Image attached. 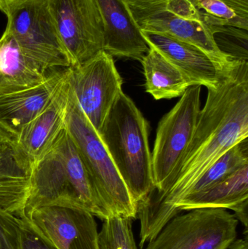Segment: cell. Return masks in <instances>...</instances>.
Here are the masks:
<instances>
[{
  "label": "cell",
  "mask_w": 248,
  "mask_h": 249,
  "mask_svg": "<svg viewBox=\"0 0 248 249\" xmlns=\"http://www.w3.org/2000/svg\"><path fill=\"white\" fill-rule=\"evenodd\" d=\"M208 89L189 147L167 190L137 206L140 248L152 241L176 215L178 203L224 154L248 137V62L234 58L215 87Z\"/></svg>",
  "instance_id": "6da1fadb"
},
{
  "label": "cell",
  "mask_w": 248,
  "mask_h": 249,
  "mask_svg": "<svg viewBox=\"0 0 248 249\" xmlns=\"http://www.w3.org/2000/svg\"><path fill=\"white\" fill-rule=\"evenodd\" d=\"M49 206L79 208L102 221L107 218L91 176L66 126L48 152L31 166L24 216Z\"/></svg>",
  "instance_id": "7a4b0ae2"
},
{
  "label": "cell",
  "mask_w": 248,
  "mask_h": 249,
  "mask_svg": "<svg viewBox=\"0 0 248 249\" xmlns=\"http://www.w3.org/2000/svg\"><path fill=\"white\" fill-rule=\"evenodd\" d=\"M148 121L123 91L99 132L136 206L154 190Z\"/></svg>",
  "instance_id": "3957f363"
},
{
  "label": "cell",
  "mask_w": 248,
  "mask_h": 249,
  "mask_svg": "<svg viewBox=\"0 0 248 249\" xmlns=\"http://www.w3.org/2000/svg\"><path fill=\"white\" fill-rule=\"evenodd\" d=\"M66 127L91 176L107 217L120 215L136 219V204L103 141L80 109L72 89Z\"/></svg>",
  "instance_id": "277c9868"
},
{
  "label": "cell",
  "mask_w": 248,
  "mask_h": 249,
  "mask_svg": "<svg viewBox=\"0 0 248 249\" xmlns=\"http://www.w3.org/2000/svg\"><path fill=\"white\" fill-rule=\"evenodd\" d=\"M140 30L166 34L198 47L225 68L234 57L215 42L214 28L191 0H125Z\"/></svg>",
  "instance_id": "5b68a950"
},
{
  "label": "cell",
  "mask_w": 248,
  "mask_h": 249,
  "mask_svg": "<svg viewBox=\"0 0 248 249\" xmlns=\"http://www.w3.org/2000/svg\"><path fill=\"white\" fill-rule=\"evenodd\" d=\"M201 86L189 87L158 124L151 152L154 190L160 196L167 190L189 147L200 112Z\"/></svg>",
  "instance_id": "8992f818"
},
{
  "label": "cell",
  "mask_w": 248,
  "mask_h": 249,
  "mask_svg": "<svg viewBox=\"0 0 248 249\" xmlns=\"http://www.w3.org/2000/svg\"><path fill=\"white\" fill-rule=\"evenodd\" d=\"M6 16V28L22 53L41 70L49 73L56 69L71 67L48 0H21L10 7Z\"/></svg>",
  "instance_id": "52a82bcc"
},
{
  "label": "cell",
  "mask_w": 248,
  "mask_h": 249,
  "mask_svg": "<svg viewBox=\"0 0 248 249\" xmlns=\"http://www.w3.org/2000/svg\"><path fill=\"white\" fill-rule=\"evenodd\" d=\"M238 225L227 209H193L172 218L145 249H227Z\"/></svg>",
  "instance_id": "ba28073f"
},
{
  "label": "cell",
  "mask_w": 248,
  "mask_h": 249,
  "mask_svg": "<svg viewBox=\"0 0 248 249\" xmlns=\"http://www.w3.org/2000/svg\"><path fill=\"white\" fill-rule=\"evenodd\" d=\"M71 67L103 51V20L96 0H48Z\"/></svg>",
  "instance_id": "9c48e42d"
},
{
  "label": "cell",
  "mask_w": 248,
  "mask_h": 249,
  "mask_svg": "<svg viewBox=\"0 0 248 249\" xmlns=\"http://www.w3.org/2000/svg\"><path fill=\"white\" fill-rule=\"evenodd\" d=\"M69 80L80 109L99 133L122 92L123 81L113 57L102 51L81 65L70 67Z\"/></svg>",
  "instance_id": "30bf717a"
},
{
  "label": "cell",
  "mask_w": 248,
  "mask_h": 249,
  "mask_svg": "<svg viewBox=\"0 0 248 249\" xmlns=\"http://www.w3.org/2000/svg\"><path fill=\"white\" fill-rule=\"evenodd\" d=\"M25 216L55 249H99L95 216L84 209L44 206Z\"/></svg>",
  "instance_id": "8fae6325"
},
{
  "label": "cell",
  "mask_w": 248,
  "mask_h": 249,
  "mask_svg": "<svg viewBox=\"0 0 248 249\" xmlns=\"http://www.w3.org/2000/svg\"><path fill=\"white\" fill-rule=\"evenodd\" d=\"M69 71L70 67L58 93L46 109L15 136V143L31 166L48 152L65 127L71 95Z\"/></svg>",
  "instance_id": "7c38bea8"
},
{
  "label": "cell",
  "mask_w": 248,
  "mask_h": 249,
  "mask_svg": "<svg viewBox=\"0 0 248 249\" xmlns=\"http://www.w3.org/2000/svg\"><path fill=\"white\" fill-rule=\"evenodd\" d=\"M141 32L148 46L157 50L177 67L190 86L209 89L217 86L226 67H220L200 48L166 34Z\"/></svg>",
  "instance_id": "4fadbf2b"
},
{
  "label": "cell",
  "mask_w": 248,
  "mask_h": 249,
  "mask_svg": "<svg viewBox=\"0 0 248 249\" xmlns=\"http://www.w3.org/2000/svg\"><path fill=\"white\" fill-rule=\"evenodd\" d=\"M68 69L52 70L45 82L34 87L1 95L0 124L16 136L51 103L66 77Z\"/></svg>",
  "instance_id": "5bb4252c"
},
{
  "label": "cell",
  "mask_w": 248,
  "mask_h": 249,
  "mask_svg": "<svg viewBox=\"0 0 248 249\" xmlns=\"http://www.w3.org/2000/svg\"><path fill=\"white\" fill-rule=\"evenodd\" d=\"M96 1L104 29L103 51L112 57L141 61L149 47L132 18L125 0Z\"/></svg>",
  "instance_id": "9a60e30c"
},
{
  "label": "cell",
  "mask_w": 248,
  "mask_h": 249,
  "mask_svg": "<svg viewBox=\"0 0 248 249\" xmlns=\"http://www.w3.org/2000/svg\"><path fill=\"white\" fill-rule=\"evenodd\" d=\"M198 209H224L234 212L248 230V164L215 185L182 199L176 211Z\"/></svg>",
  "instance_id": "2e32d148"
},
{
  "label": "cell",
  "mask_w": 248,
  "mask_h": 249,
  "mask_svg": "<svg viewBox=\"0 0 248 249\" xmlns=\"http://www.w3.org/2000/svg\"><path fill=\"white\" fill-rule=\"evenodd\" d=\"M31 164L15 142L0 149V210L24 216L30 192Z\"/></svg>",
  "instance_id": "e0dca14e"
},
{
  "label": "cell",
  "mask_w": 248,
  "mask_h": 249,
  "mask_svg": "<svg viewBox=\"0 0 248 249\" xmlns=\"http://www.w3.org/2000/svg\"><path fill=\"white\" fill-rule=\"evenodd\" d=\"M50 72L41 70L22 53L5 28L0 37V96L38 86L45 81Z\"/></svg>",
  "instance_id": "ac0fdd59"
},
{
  "label": "cell",
  "mask_w": 248,
  "mask_h": 249,
  "mask_svg": "<svg viewBox=\"0 0 248 249\" xmlns=\"http://www.w3.org/2000/svg\"><path fill=\"white\" fill-rule=\"evenodd\" d=\"M141 62L146 91L155 100L181 97L191 87L183 73L154 48L149 47Z\"/></svg>",
  "instance_id": "d6986e66"
},
{
  "label": "cell",
  "mask_w": 248,
  "mask_h": 249,
  "mask_svg": "<svg viewBox=\"0 0 248 249\" xmlns=\"http://www.w3.org/2000/svg\"><path fill=\"white\" fill-rule=\"evenodd\" d=\"M210 26L248 31V4L237 0H191Z\"/></svg>",
  "instance_id": "ffe728a7"
},
{
  "label": "cell",
  "mask_w": 248,
  "mask_h": 249,
  "mask_svg": "<svg viewBox=\"0 0 248 249\" xmlns=\"http://www.w3.org/2000/svg\"><path fill=\"white\" fill-rule=\"evenodd\" d=\"M248 164L247 139L237 143L215 161L192 186L186 196L199 193L215 185Z\"/></svg>",
  "instance_id": "44dd1931"
},
{
  "label": "cell",
  "mask_w": 248,
  "mask_h": 249,
  "mask_svg": "<svg viewBox=\"0 0 248 249\" xmlns=\"http://www.w3.org/2000/svg\"><path fill=\"white\" fill-rule=\"evenodd\" d=\"M103 221L98 235L99 249H138L132 231V219L112 215Z\"/></svg>",
  "instance_id": "7402d4cb"
},
{
  "label": "cell",
  "mask_w": 248,
  "mask_h": 249,
  "mask_svg": "<svg viewBox=\"0 0 248 249\" xmlns=\"http://www.w3.org/2000/svg\"><path fill=\"white\" fill-rule=\"evenodd\" d=\"M20 217L0 210V249H19Z\"/></svg>",
  "instance_id": "603a6c76"
},
{
  "label": "cell",
  "mask_w": 248,
  "mask_h": 249,
  "mask_svg": "<svg viewBox=\"0 0 248 249\" xmlns=\"http://www.w3.org/2000/svg\"><path fill=\"white\" fill-rule=\"evenodd\" d=\"M20 238L19 249H55L42 236L25 216H20Z\"/></svg>",
  "instance_id": "cb8c5ba5"
},
{
  "label": "cell",
  "mask_w": 248,
  "mask_h": 249,
  "mask_svg": "<svg viewBox=\"0 0 248 249\" xmlns=\"http://www.w3.org/2000/svg\"><path fill=\"white\" fill-rule=\"evenodd\" d=\"M14 136L0 124V149L14 142Z\"/></svg>",
  "instance_id": "d4e9b609"
},
{
  "label": "cell",
  "mask_w": 248,
  "mask_h": 249,
  "mask_svg": "<svg viewBox=\"0 0 248 249\" xmlns=\"http://www.w3.org/2000/svg\"><path fill=\"white\" fill-rule=\"evenodd\" d=\"M227 249H248V236L245 238L235 239L228 246Z\"/></svg>",
  "instance_id": "484cf974"
},
{
  "label": "cell",
  "mask_w": 248,
  "mask_h": 249,
  "mask_svg": "<svg viewBox=\"0 0 248 249\" xmlns=\"http://www.w3.org/2000/svg\"><path fill=\"white\" fill-rule=\"evenodd\" d=\"M20 1L21 0H0V11L7 14L10 7Z\"/></svg>",
  "instance_id": "4316f807"
},
{
  "label": "cell",
  "mask_w": 248,
  "mask_h": 249,
  "mask_svg": "<svg viewBox=\"0 0 248 249\" xmlns=\"http://www.w3.org/2000/svg\"><path fill=\"white\" fill-rule=\"evenodd\" d=\"M237 1H242V2L246 3V4H248V0H237Z\"/></svg>",
  "instance_id": "83f0119b"
}]
</instances>
